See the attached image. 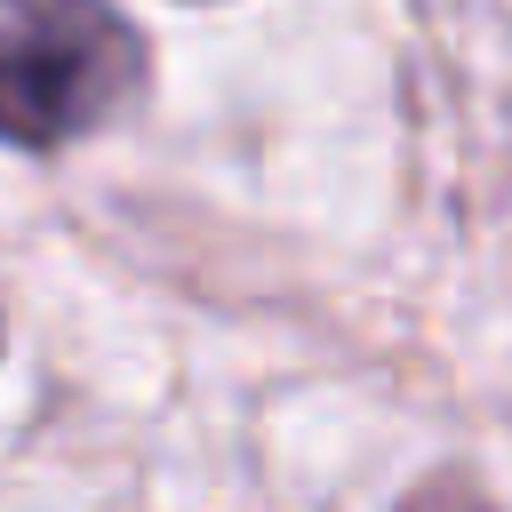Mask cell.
<instances>
[{
  "label": "cell",
  "mask_w": 512,
  "mask_h": 512,
  "mask_svg": "<svg viewBox=\"0 0 512 512\" xmlns=\"http://www.w3.org/2000/svg\"><path fill=\"white\" fill-rule=\"evenodd\" d=\"M136 88V40L104 0H0V144L64 152Z\"/></svg>",
  "instance_id": "obj_1"
}]
</instances>
